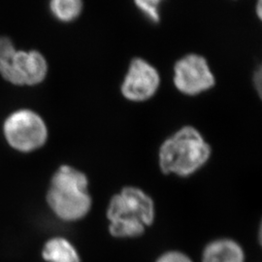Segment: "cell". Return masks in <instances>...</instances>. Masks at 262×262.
I'll use <instances>...</instances> for the list:
<instances>
[{
  "label": "cell",
  "mask_w": 262,
  "mask_h": 262,
  "mask_svg": "<svg viewBox=\"0 0 262 262\" xmlns=\"http://www.w3.org/2000/svg\"><path fill=\"white\" fill-rule=\"evenodd\" d=\"M211 155V146L202 134L195 127L186 125L161 144L159 167L163 174L188 177L202 168Z\"/></svg>",
  "instance_id": "1"
},
{
  "label": "cell",
  "mask_w": 262,
  "mask_h": 262,
  "mask_svg": "<svg viewBox=\"0 0 262 262\" xmlns=\"http://www.w3.org/2000/svg\"><path fill=\"white\" fill-rule=\"evenodd\" d=\"M88 187L89 179L84 172L70 165H61L51 180L46 196L48 205L61 221L82 220L93 205Z\"/></svg>",
  "instance_id": "2"
},
{
  "label": "cell",
  "mask_w": 262,
  "mask_h": 262,
  "mask_svg": "<svg viewBox=\"0 0 262 262\" xmlns=\"http://www.w3.org/2000/svg\"><path fill=\"white\" fill-rule=\"evenodd\" d=\"M48 62L40 52L19 51L8 37H0V75L15 85H37L47 77Z\"/></svg>",
  "instance_id": "3"
},
{
  "label": "cell",
  "mask_w": 262,
  "mask_h": 262,
  "mask_svg": "<svg viewBox=\"0 0 262 262\" xmlns=\"http://www.w3.org/2000/svg\"><path fill=\"white\" fill-rule=\"evenodd\" d=\"M3 134L14 150L31 152L46 144L49 132L46 122L37 113L30 109H19L6 118Z\"/></svg>",
  "instance_id": "4"
},
{
  "label": "cell",
  "mask_w": 262,
  "mask_h": 262,
  "mask_svg": "<svg viewBox=\"0 0 262 262\" xmlns=\"http://www.w3.org/2000/svg\"><path fill=\"white\" fill-rule=\"evenodd\" d=\"M174 84L180 93L194 96L215 86V76L204 56L188 54L174 66Z\"/></svg>",
  "instance_id": "5"
},
{
  "label": "cell",
  "mask_w": 262,
  "mask_h": 262,
  "mask_svg": "<svg viewBox=\"0 0 262 262\" xmlns=\"http://www.w3.org/2000/svg\"><path fill=\"white\" fill-rule=\"evenodd\" d=\"M155 203L146 192L135 187H124L111 198L107 208V217L116 220H137L145 226L154 223Z\"/></svg>",
  "instance_id": "6"
},
{
  "label": "cell",
  "mask_w": 262,
  "mask_h": 262,
  "mask_svg": "<svg viewBox=\"0 0 262 262\" xmlns=\"http://www.w3.org/2000/svg\"><path fill=\"white\" fill-rule=\"evenodd\" d=\"M160 76L155 66L147 60L135 57L129 63L127 73L122 81V96L133 102H144L157 94Z\"/></svg>",
  "instance_id": "7"
},
{
  "label": "cell",
  "mask_w": 262,
  "mask_h": 262,
  "mask_svg": "<svg viewBox=\"0 0 262 262\" xmlns=\"http://www.w3.org/2000/svg\"><path fill=\"white\" fill-rule=\"evenodd\" d=\"M245 254L240 245L233 240L221 239L205 248L202 262H244Z\"/></svg>",
  "instance_id": "8"
},
{
  "label": "cell",
  "mask_w": 262,
  "mask_h": 262,
  "mask_svg": "<svg viewBox=\"0 0 262 262\" xmlns=\"http://www.w3.org/2000/svg\"><path fill=\"white\" fill-rule=\"evenodd\" d=\"M42 256L47 262H81L74 246L62 237L50 239L43 248Z\"/></svg>",
  "instance_id": "9"
},
{
  "label": "cell",
  "mask_w": 262,
  "mask_h": 262,
  "mask_svg": "<svg viewBox=\"0 0 262 262\" xmlns=\"http://www.w3.org/2000/svg\"><path fill=\"white\" fill-rule=\"evenodd\" d=\"M83 6L81 0H53L50 3V10L59 21L71 23L81 15Z\"/></svg>",
  "instance_id": "10"
},
{
  "label": "cell",
  "mask_w": 262,
  "mask_h": 262,
  "mask_svg": "<svg viewBox=\"0 0 262 262\" xmlns=\"http://www.w3.org/2000/svg\"><path fill=\"white\" fill-rule=\"evenodd\" d=\"M145 227L137 220H116L110 222L109 231L117 238H133L143 234Z\"/></svg>",
  "instance_id": "11"
},
{
  "label": "cell",
  "mask_w": 262,
  "mask_h": 262,
  "mask_svg": "<svg viewBox=\"0 0 262 262\" xmlns=\"http://www.w3.org/2000/svg\"><path fill=\"white\" fill-rule=\"evenodd\" d=\"M160 3L161 2L159 0H137V1H135L136 6L152 23H159L160 20L159 12Z\"/></svg>",
  "instance_id": "12"
},
{
  "label": "cell",
  "mask_w": 262,
  "mask_h": 262,
  "mask_svg": "<svg viewBox=\"0 0 262 262\" xmlns=\"http://www.w3.org/2000/svg\"><path fill=\"white\" fill-rule=\"evenodd\" d=\"M157 262H192L185 253L180 252H168L162 254Z\"/></svg>",
  "instance_id": "13"
},
{
  "label": "cell",
  "mask_w": 262,
  "mask_h": 262,
  "mask_svg": "<svg viewBox=\"0 0 262 262\" xmlns=\"http://www.w3.org/2000/svg\"><path fill=\"white\" fill-rule=\"evenodd\" d=\"M254 77H255V78H254V82H255V81H257V84H256L257 91H258V93L260 94V86H261V70H260V68L258 69L257 73L255 74Z\"/></svg>",
  "instance_id": "14"
},
{
  "label": "cell",
  "mask_w": 262,
  "mask_h": 262,
  "mask_svg": "<svg viewBox=\"0 0 262 262\" xmlns=\"http://www.w3.org/2000/svg\"><path fill=\"white\" fill-rule=\"evenodd\" d=\"M261 10V1H258V2H257V5H256V14H257V17L260 19H261L262 16Z\"/></svg>",
  "instance_id": "15"
}]
</instances>
